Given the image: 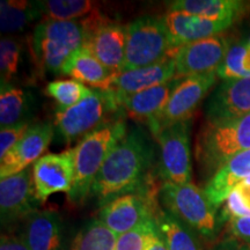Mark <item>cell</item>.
<instances>
[{
	"mask_svg": "<svg viewBox=\"0 0 250 250\" xmlns=\"http://www.w3.org/2000/svg\"><path fill=\"white\" fill-rule=\"evenodd\" d=\"M154 159V147L140 129L115 146L94 182L92 193L104 205L116 197L139 191Z\"/></svg>",
	"mask_w": 250,
	"mask_h": 250,
	"instance_id": "cell-1",
	"label": "cell"
},
{
	"mask_svg": "<svg viewBox=\"0 0 250 250\" xmlns=\"http://www.w3.org/2000/svg\"><path fill=\"white\" fill-rule=\"evenodd\" d=\"M126 136L122 120H110L86 134L74 147V180L68 199L81 204L92 193L94 182L115 146Z\"/></svg>",
	"mask_w": 250,
	"mask_h": 250,
	"instance_id": "cell-2",
	"label": "cell"
},
{
	"mask_svg": "<svg viewBox=\"0 0 250 250\" xmlns=\"http://www.w3.org/2000/svg\"><path fill=\"white\" fill-rule=\"evenodd\" d=\"M250 149V114L236 120L206 122L198 133L196 159L202 173L213 176L225 164Z\"/></svg>",
	"mask_w": 250,
	"mask_h": 250,
	"instance_id": "cell-3",
	"label": "cell"
},
{
	"mask_svg": "<svg viewBox=\"0 0 250 250\" xmlns=\"http://www.w3.org/2000/svg\"><path fill=\"white\" fill-rule=\"evenodd\" d=\"M160 202L165 211L182 221L205 242L211 243L217 240L223 221L204 190L191 182H164L160 189Z\"/></svg>",
	"mask_w": 250,
	"mask_h": 250,
	"instance_id": "cell-4",
	"label": "cell"
},
{
	"mask_svg": "<svg viewBox=\"0 0 250 250\" xmlns=\"http://www.w3.org/2000/svg\"><path fill=\"white\" fill-rule=\"evenodd\" d=\"M83 29L77 21L45 20L34 29L31 44L36 64L49 73H62L66 62L83 45Z\"/></svg>",
	"mask_w": 250,
	"mask_h": 250,
	"instance_id": "cell-5",
	"label": "cell"
},
{
	"mask_svg": "<svg viewBox=\"0 0 250 250\" xmlns=\"http://www.w3.org/2000/svg\"><path fill=\"white\" fill-rule=\"evenodd\" d=\"M174 48L164 19L145 15L126 26L123 71L155 64L170 57Z\"/></svg>",
	"mask_w": 250,
	"mask_h": 250,
	"instance_id": "cell-6",
	"label": "cell"
},
{
	"mask_svg": "<svg viewBox=\"0 0 250 250\" xmlns=\"http://www.w3.org/2000/svg\"><path fill=\"white\" fill-rule=\"evenodd\" d=\"M120 107L112 90H94L80 103L68 109H58L55 116V131L65 143L83 139L107 120Z\"/></svg>",
	"mask_w": 250,
	"mask_h": 250,
	"instance_id": "cell-7",
	"label": "cell"
},
{
	"mask_svg": "<svg viewBox=\"0 0 250 250\" xmlns=\"http://www.w3.org/2000/svg\"><path fill=\"white\" fill-rule=\"evenodd\" d=\"M80 23L85 35L83 48L110 70L123 72L126 27L98 13H92Z\"/></svg>",
	"mask_w": 250,
	"mask_h": 250,
	"instance_id": "cell-8",
	"label": "cell"
},
{
	"mask_svg": "<svg viewBox=\"0 0 250 250\" xmlns=\"http://www.w3.org/2000/svg\"><path fill=\"white\" fill-rule=\"evenodd\" d=\"M190 129L191 121H182L165 127L155 136L160 146V174L165 182L186 184L191 181Z\"/></svg>",
	"mask_w": 250,
	"mask_h": 250,
	"instance_id": "cell-9",
	"label": "cell"
},
{
	"mask_svg": "<svg viewBox=\"0 0 250 250\" xmlns=\"http://www.w3.org/2000/svg\"><path fill=\"white\" fill-rule=\"evenodd\" d=\"M215 81L217 72L182 78L164 110L148 125L154 137L171 124L190 120L199 103L213 87Z\"/></svg>",
	"mask_w": 250,
	"mask_h": 250,
	"instance_id": "cell-10",
	"label": "cell"
},
{
	"mask_svg": "<svg viewBox=\"0 0 250 250\" xmlns=\"http://www.w3.org/2000/svg\"><path fill=\"white\" fill-rule=\"evenodd\" d=\"M34 186L33 169L15 174L0 181L1 226L11 229L35 213L40 205Z\"/></svg>",
	"mask_w": 250,
	"mask_h": 250,
	"instance_id": "cell-11",
	"label": "cell"
},
{
	"mask_svg": "<svg viewBox=\"0 0 250 250\" xmlns=\"http://www.w3.org/2000/svg\"><path fill=\"white\" fill-rule=\"evenodd\" d=\"M230 46L228 37L220 34L175 49L171 57L176 78L217 72Z\"/></svg>",
	"mask_w": 250,
	"mask_h": 250,
	"instance_id": "cell-12",
	"label": "cell"
},
{
	"mask_svg": "<svg viewBox=\"0 0 250 250\" xmlns=\"http://www.w3.org/2000/svg\"><path fill=\"white\" fill-rule=\"evenodd\" d=\"M156 211L148 196L126 193L102 205L98 219L120 236L146 221L154 220Z\"/></svg>",
	"mask_w": 250,
	"mask_h": 250,
	"instance_id": "cell-13",
	"label": "cell"
},
{
	"mask_svg": "<svg viewBox=\"0 0 250 250\" xmlns=\"http://www.w3.org/2000/svg\"><path fill=\"white\" fill-rule=\"evenodd\" d=\"M74 169V148L45 154L39 159L33 167L34 186L39 201L44 203L55 193L70 192Z\"/></svg>",
	"mask_w": 250,
	"mask_h": 250,
	"instance_id": "cell-14",
	"label": "cell"
},
{
	"mask_svg": "<svg viewBox=\"0 0 250 250\" xmlns=\"http://www.w3.org/2000/svg\"><path fill=\"white\" fill-rule=\"evenodd\" d=\"M55 133V125L43 122L30 125L17 145L1 159L0 177L13 176L28 169V167L41 159L48 149Z\"/></svg>",
	"mask_w": 250,
	"mask_h": 250,
	"instance_id": "cell-15",
	"label": "cell"
},
{
	"mask_svg": "<svg viewBox=\"0 0 250 250\" xmlns=\"http://www.w3.org/2000/svg\"><path fill=\"white\" fill-rule=\"evenodd\" d=\"M250 114V77L224 80L205 105L206 122H225Z\"/></svg>",
	"mask_w": 250,
	"mask_h": 250,
	"instance_id": "cell-16",
	"label": "cell"
},
{
	"mask_svg": "<svg viewBox=\"0 0 250 250\" xmlns=\"http://www.w3.org/2000/svg\"><path fill=\"white\" fill-rule=\"evenodd\" d=\"M164 21L169 31L174 50L189 43L220 35L233 24L227 21H213L175 11L168 12Z\"/></svg>",
	"mask_w": 250,
	"mask_h": 250,
	"instance_id": "cell-17",
	"label": "cell"
},
{
	"mask_svg": "<svg viewBox=\"0 0 250 250\" xmlns=\"http://www.w3.org/2000/svg\"><path fill=\"white\" fill-rule=\"evenodd\" d=\"M19 236L29 250H65L64 225L56 212L36 211L23 221Z\"/></svg>",
	"mask_w": 250,
	"mask_h": 250,
	"instance_id": "cell-18",
	"label": "cell"
},
{
	"mask_svg": "<svg viewBox=\"0 0 250 250\" xmlns=\"http://www.w3.org/2000/svg\"><path fill=\"white\" fill-rule=\"evenodd\" d=\"M174 78H176V72L174 59L170 56L148 66L121 72L115 79L111 90L118 101L125 96L162 85Z\"/></svg>",
	"mask_w": 250,
	"mask_h": 250,
	"instance_id": "cell-19",
	"label": "cell"
},
{
	"mask_svg": "<svg viewBox=\"0 0 250 250\" xmlns=\"http://www.w3.org/2000/svg\"><path fill=\"white\" fill-rule=\"evenodd\" d=\"M181 80L182 78H174L162 85L125 96L118 100V104L133 120L149 125L164 110Z\"/></svg>",
	"mask_w": 250,
	"mask_h": 250,
	"instance_id": "cell-20",
	"label": "cell"
},
{
	"mask_svg": "<svg viewBox=\"0 0 250 250\" xmlns=\"http://www.w3.org/2000/svg\"><path fill=\"white\" fill-rule=\"evenodd\" d=\"M62 73L87 87L108 92L112 89L120 72L110 70L94 57L88 50L81 48L66 62Z\"/></svg>",
	"mask_w": 250,
	"mask_h": 250,
	"instance_id": "cell-21",
	"label": "cell"
},
{
	"mask_svg": "<svg viewBox=\"0 0 250 250\" xmlns=\"http://www.w3.org/2000/svg\"><path fill=\"white\" fill-rule=\"evenodd\" d=\"M248 177H250V149L234 156L210 177L204 192L212 205L218 208L226 202L230 192Z\"/></svg>",
	"mask_w": 250,
	"mask_h": 250,
	"instance_id": "cell-22",
	"label": "cell"
},
{
	"mask_svg": "<svg viewBox=\"0 0 250 250\" xmlns=\"http://www.w3.org/2000/svg\"><path fill=\"white\" fill-rule=\"evenodd\" d=\"M249 7L250 2L240 0H177L169 5V11L234 23Z\"/></svg>",
	"mask_w": 250,
	"mask_h": 250,
	"instance_id": "cell-23",
	"label": "cell"
},
{
	"mask_svg": "<svg viewBox=\"0 0 250 250\" xmlns=\"http://www.w3.org/2000/svg\"><path fill=\"white\" fill-rule=\"evenodd\" d=\"M155 225L168 250H204L202 239L187 225L165 210H158Z\"/></svg>",
	"mask_w": 250,
	"mask_h": 250,
	"instance_id": "cell-24",
	"label": "cell"
},
{
	"mask_svg": "<svg viewBox=\"0 0 250 250\" xmlns=\"http://www.w3.org/2000/svg\"><path fill=\"white\" fill-rule=\"evenodd\" d=\"M29 99L26 92L11 83H1L0 89V125L1 129L26 122Z\"/></svg>",
	"mask_w": 250,
	"mask_h": 250,
	"instance_id": "cell-25",
	"label": "cell"
},
{
	"mask_svg": "<svg viewBox=\"0 0 250 250\" xmlns=\"http://www.w3.org/2000/svg\"><path fill=\"white\" fill-rule=\"evenodd\" d=\"M117 239L100 219H93L77 234L71 250H115Z\"/></svg>",
	"mask_w": 250,
	"mask_h": 250,
	"instance_id": "cell-26",
	"label": "cell"
},
{
	"mask_svg": "<svg viewBox=\"0 0 250 250\" xmlns=\"http://www.w3.org/2000/svg\"><path fill=\"white\" fill-rule=\"evenodd\" d=\"M40 15L52 21H76L93 13L95 2L89 0H48L36 1Z\"/></svg>",
	"mask_w": 250,
	"mask_h": 250,
	"instance_id": "cell-27",
	"label": "cell"
},
{
	"mask_svg": "<svg viewBox=\"0 0 250 250\" xmlns=\"http://www.w3.org/2000/svg\"><path fill=\"white\" fill-rule=\"evenodd\" d=\"M37 17H40V11L36 1L2 0L0 6V28L2 33H17Z\"/></svg>",
	"mask_w": 250,
	"mask_h": 250,
	"instance_id": "cell-28",
	"label": "cell"
},
{
	"mask_svg": "<svg viewBox=\"0 0 250 250\" xmlns=\"http://www.w3.org/2000/svg\"><path fill=\"white\" fill-rule=\"evenodd\" d=\"M46 94L58 103V109H68L93 94L90 89L76 80H55L48 83Z\"/></svg>",
	"mask_w": 250,
	"mask_h": 250,
	"instance_id": "cell-29",
	"label": "cell"
},
{
	"mask_svg": "<svg viewBox=\"0 0 250 250\" xmlns=\"http://www.w3.org/2000/svg\"><path fill=\"white\" fill-rule=\"evenodd\" d=\"M156 233L154 220H149L118 236L115 250H146L152 236Z\"/></svg>",
	"mask_w": 250,
	"mask_h": 250,
	"instance_id": "cell-30",
	"label": "cell"
},
{
	"mask_svg": "<svg viewBox=\"0 0 250 250\" xmlns=\"http://www.w3.org/2000/svg\"><path fill=\"white\" fill-rule=\"evenodd\" d=\"M20 44L12 37H2L0 42V73L1 83H9L18 72L20 62Z\"/></svg>",
	"mask_w": 250,
	"mask_h": 250,
	"instance_id": "cell-31",
	"label": "cell"
},
{
	"mask_svg": "<svg viewBox=\"0 0 250 250\" xmlns=\"http://www.w3.org/2000/svg\"><path fill=\"white\" fill-rule=\"evenodd\" d=\"M246 46V43H239V44L230 46L223 64L218 68V77H220L223 80L246 78V74L242 68V58L243 55H245Z\"/></svg>",
	"mask_w": 250,
	"mask_h": 250,
	"instance_id": "cell-32",
	"label": "cell"
},
{
	"mask_svg": "<svg viewBox=\"0 0 250 250\" xmlns=\"http://www.w3.org/2000/svg\"><path fill=\"white\" fill-rule=\"evenodd\" d=\"M29 127V121H26L18 125H14V126L1 129V131H0V159L4 158L20 142Z\"/></svg>",
	"mask_w": 250,
	"mask_h": 250,
	"instance_id": "cell-33",
	"label": "cell"
},
{
	"mask_svg": "<svg viewBox=\"0 0 250 250\" xmlns=\"http://www.w3.org/2000/svg\"><path fill=\"white\" fill-rule=\"evenodd\" d=\"M230 235L250 247V217L233 218L228 221Z\"/></svg>",
	"mask_w": 250,
	"mask_h": 250,
	"instance_id": "cell-34",
	"label": "cell"
},
{
	"mask_svg": "<svg viewBox=\"0 0 250 250\" xmlns=\"http://www.w3.org/2000/svg\"><path fill=\"white\" fill-rule=\"evenodd\" d=\"M208 250H250V247L230 235L215 242Z\"/></svg>",
	"mask_w": 250,
	"mask_h": 250,
	"instance_id": "cell-35",
	"label": "cell"
},
{
	"mask_svg": "<svg viewBox=\"0 0 250 250\" xmlns=\"http://www.w3.org/2000/svg\"><path fill=\"white\" fill-rule=\"evenodd\" d=\"M0 250H29L20 236L2 234L0 239Z\"/></svg>",
	"mask_w": 250,
	"mask_h": 250,
	"instance_id": "cell-36",
	"label": "cell"
},
{
	"mask_svg": "<svg viewBox=\"0 0 250 250\" xmlns=\"http://www.w3.org/2000/svg\"><path fill=\"white\" fill-rule=\"evenodd\" d=\"M234 190H235L237 195H239L243 206H245L247 211L250 213V183L243 181V182L240 183Z\"/></svg>",
	"mask_w": 250,
	"mask_h": 250,
	"instance_id": "cell-37",
	"label": "cell"
},
{
	"mask_svg": "<svg viewBox=\"0 0 250 250\" xmlns=\"http://www.w3.org/2000/svg\"><path fill=\"white\" fill-rule=\"evenodd\" d=\"M146 250H168L167 246L165 245L164 240L161 239L160 235H159L158 229H156V233L152 236L151 241L148 242V246Z\"/></svg>",
	"mask_w": 250,
	"mask_h": 250,
	"instance_id": "cell-38",
	"label": "cell"
},
{
	"mask_svg": "<svg viewBox=\"0 0 250 250\" xmlns=\"http://www.w3.org/2000/svg\"><path fill=\"white\" fill-rule=\"evenodd\" d=\"M242 68H243V72H245L246 77H250V45L249 44H247L245 55H243Z\"/></svg>",
	"mask_w": 250,
	"mask_h": 250,
	"instance_id": "cell-39",
	"label": "cell"
},
{
	"mask_svg": "<svg viewBox=\"0 0 250 250\" xmlns=\"http://www.w3.org/2000/svg\"><path fill=\"white\" fill-rule=\"evenodd\" d=\"M247 44H249L250 45V36H249V39H248V42H246Z\"/></svg>",
	"mask_w": 250,
	"mask_h": 250,
	"instance_id": "cell-40",
	"label": "cell"
}]
</instances>
